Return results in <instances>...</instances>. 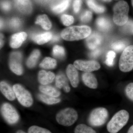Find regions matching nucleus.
Wrapping results in <instances>:
<instances>
[{
    "mask_svg": "<svg viewBox=\"0 0 133 133\" xmlns=\"http://www.w3.org/2000/svg\"><path fill=\"white\" fill-rule=\"evenodd\" d=\"M1 112L5 120L8 124L12 125L16 124L19 121V115L12 105L6 103L3 104Z\"/></svg>",
    "mask_w": 133,
    "mask_h": 133,
    "instance_id": "obj_8",
    "label": "nucleus"
},
{
    "mask_svg": "<svg viewBox=\"0 0 133 133\" xmlns=\"http://www.w3.org/2000/svg\"><path fill=\"white\" fill-rule=\"evenodd\" d=\"M129 118V114L126 110L117 112L108 124V131L110 133L118 132L127 123Z\"/></svg>",
    "mask_w": 133,
    "mask_h": 133,
    "instance_id": "obj_2",
    "label": "nucleus"
},
{
    "mask_svg": "<svg viewBox=\"0 0 133 133\" xmlns=\"http://www.w3.org/2000/svg\"><path fill=\"white\" fill-rule=\"evenodd\" d=\"M13 88L16 97L22 105L27 107L31 106L33 103V99L28 91L19 84H15Z\"/></svg>",
    "mask_w": 133,
    "mask_h": 133,
    "instance_id": "obj_7",
    "label": "nucleus"
},
{
    "mask_svg": "<svg viewBox=\"0 0 133 133\" xmlns=\"http://www.w3.org/2000/svg\"><path fill=\"white\" fill-rule=\"evenodd\" d=\"M57 65V61L56 59L51 58L45 57L40 64L41 67L45 69H53Z\"/></svg>",
    "mask_w": 133,
    "mask_h": 133,
    "instance_id": "obj_25",
    "label": "nucleus"
},
{
    "mask_svg": "<svg viewBox=\"0 0 133 133\" xmlns=\"http://www.w3.org/2000/svg\"><path fill=\"white\" fill-rule=\"evenodd\" d=\"M55 78V74L51 71L47 72L45 71L41 70L38 73V81L42 85H47L52 83Z\"/></svg>",
    "mask_w": 133,
    "mask_h": 133,
    "instance_id": "obj_16",
    "label": "nucleus"
},
{
    "mask_svg": "<svg viewBox=\"0 0 133 133\" xmlns=\"http://www.w3.org/2000/svg\"><path fill=\"white\" fill-rule=\"evenodd\" d=\"M116 56L115 52L112 51H110L108 52L107 55L106 64L109 66H112L114 64V59Z\"/></svg>",
    "mask_w": 133,
    "mask_h": 133,
    "instance_id": "obj_34",
    "label": "nucleus"
},
{
    "mask_svg": "<svg viewBox=\"0 0 133 133\" xmlns=\"http://www.w3.org/2000/svg\"><path fill=\"white\" fill-rule=\"evenodd\" d=\"M69 0H63L58 3L51 6V11L55 14H60L67 9L69 7Z\"/></svg>",
    "mask_w": 133,
    "mask_h": 133,
    "instance_id": "obj_21",
    "label": "nucleus"
},
{
    "mask_svg": "<svg viewBox=\"0 0 133 133\" xmlns=\"http://www.w3.org/2000/svg\"><path fill=\"white\" fill-rule=\"evenodd\" d=\"M3 36L2 34H1V48L2 47L4 43V41H3Z\"/></svg>",
    "mask_w": 133,
    "mask_h": 133,
    "instance_id": "obj_42",
    "label": "nucleus"
},
{
    "mask_svg": "<svg viewBox=\"0 0 133 133\" xmlns=\"http://www.w3.org/2000/svg\"><path fill=\"white\" fill-rule=\"evenodd\" d=\"M61 19L63 24L65 26H69L71 25L74 21L73 17L68 15H62L61 16Z\"/></svg>",
    "mask_w": 133,
    "mask_h": 133,
    "instance_id": "obj_31",
    "label": "nucleus"
},
{
    "mask_svg": "<svg viewBox=\"0 0 133 133\" xmlns=\"http://www.w3.org/2000/svg\"><path fill=\"white\" fill-rule=\"evenodd\" d=\"M66 74L72 86L76 88L79 84L78 72L74 65L69 64L66 69Z\"/></svg>",
    "mask_w": 133,
    "mask_h": 133,
    "instance_id": "obj_11",
    "label": "nucleus"
},
{
    "mask_svg": "<svg viewBox=\"0 0 133 133\" xmlns=\"http://www.w3.org/2000/svg\"><path fill=\"white\" fill-rule=\"evenodd\" d=\"M56 84L57 88H63L65 92H69L70 90L67 79L64 74L62 73L58 74L56 77Z\"/></svg>",
    "mask_w": 133,
    "mask_h": 133,
    "instance_id": "obj_19",
    "label": "nucleus"
},
{
    "mask_svg": "<svg viewBox=\"0 0 133 133\" xmlns=\"http://www.w3.org/2000/svg\"><path fill=\"white\" fill-rule=\"evenodd\" d=\"M52 55L55 57L58 58L63 57L65 55L64 49L59 45H55L52 49Z\"/></svg>",
    "mask_w": 133,
    "mask_h": 133,
    "instance_id": "obj_30",
    "label": "nucleus"
},
{
    "mask_svg": "<svg viewBox=\"0 0 133 133\" xmlns=\"http://www.w3.org/2000/svg\"><path fill=\"white\" fill-rule=\"evenodd\" d=\"M40 55L41 53L39 50L33 51L26 62V65L29 68H32L35 66Z\"/></svg>",
    "mask_w": 133,
    "mask_h": 133,
    "instance_id": "obj_23",
    "label": "nucleus"
},
{
    "mask_svg": "<svg viewBox=\"0 0 133 133\" xmlns=\"http://www.w3.org/2000/svg\"><path fill=\"white\" fill-rule=\"evenodd\" d=\"M40 91L44 94L53 97H57L60 95V92L56 88L48 85H42L39 87Z\"/></svg>",
    "mask_w": 133,
    "mask_h": 133,
    "instance_id": "obj_20",
    "label": "nucleus"
},
{
    "mask_svg": "<svg viewBox=\"0 0 133 133\" xmlns=\"http://www.w3.org/2000/svg\"><path fill=\"white\" fill-rule=\"evenodd\" d=\"M52 37V33L50 32H47L35 35L33 36L32 38L37 44L42 45L51 41Z\"/></svg>",
    "mask_w": 133,
    "mask_h": 133,
    "instance_id": "obj_18",
    "label": "nucleus"
},
{
    "mask_svg": "<svg viewBox=\"0 0 133 133\" xmlns=\"http://www.w3.org/2000/svg\"><path fill=\"white\" fill-rule=\"evenodd\" d=\"M21 21L18 18H13L11 19L10 22V26L14 29L18 28L21 26Z\"/></svg>",
    "mask_w": 133,
    "mask_h": 133,
    "instance_id": "obj_38",
    "label": "nucleus"
},
{
    "mask_svg": "<svg viewBox=\"0 0 133 133\" xmlns=\"http://www.w3.org/2000/svg\"><path fill=\"white\" fill-rule=\"evenodd\" d=\"M121 30L125 34L133 35V21L129 19L125 24L122 28Z\"/></svg>",
    "mask_w": 133,
    "mask_h": 133,
    "instance_id": "obj_29",
    "label": "nucleus"
},
{
    "mask_svg": "<svg viewBox=\"0 0 133 133\" xmlns=\"http://www.w3.org/2000/svg\"><path fill=\"white\" fill-rule=\"evenodd\" d=\"M92 16V13L89 10H86L81 15L80 19L83 22H88L91 21Z\"/></svg>",
    "mask_w": 133,
    "mask_h": 133,
    "instance_id": "obj_36",
    "label": "nucleus"
},
{
    "mask_svg": "<svg viewBox=\"0 0 133 133\" xmlns=\"http://www.w3.org/2000/svg\"><path fill=\"white\" fill-rule=\"evenodd\" d=\"M74 133H96L91 128L84 124H80L76 127Z\"/></svg>",
    "mask_w": 133,
    "mask_h": 133,
    "instance_id": "obj_28",
    "label": "nucleus"
},
{
    "mask_svg": "<svg viewBox=\"0 0 133 133\" xmlns=\"http://www.w3.org/2000/svg\"><path fill=\"white\" fill-rule=\"evenodd\" d=\"M96 23L98 28L103 31H107L111 28V24L106 18L100 17L96 21Z\"/></svg>",
    "mask_w": 133,
    "mask_h": 133,
    "instance_id": "obj_24",
    "label": "nucleus"
},
{
    "mask_svg": "<svg viewBox=\"0 0 133 133\" xmlns=\"http://www.w3.org/2000/svg\"><path fill=\"white\" fill-rule=\"evenodd\" d=\"M0 89L3 95L9 100H14L16 97L13 88L5 81L1 82Z\"/></svg>",
    "mask_w": 133,
    "mask_h": 133,
    "instance_id": "obj_15",
    "label": "nucleus"
},
{
    "mask_svg": "<svg viewBox=\"0 0 133 133\" xmlns=\"http://www.w3.org/2000/svg\"><path fill=\"white\" fill-rule=\"evenodd\" d=\"M22 55L20 52H15L10 55L9 66L10 69L14 73L17 75H21L23 72L21 65Z\"/></svg>",
    "mask_w": 133,
    "mask_h": 133,
    "instance_id": "obj_10",
    "label": "nucleus"
},
{
    "mask_svg": "<svg viewBox=\"0 0 133 133\" xmlns=\"http://www.w3.org/2000/svg\"><path fill=\"white\" fill-rule=\"evenodd\" d=\"M131 3H132V6L133 7V0H131Z\"/></svg>",
    "mask_w": 133,
    "mask_h": 133,
    "instance_id": "obj_47",
    "label": "nucleus"
},
{
    "mask_svg": "<svg viewBox=\"0 0 133 133\" xmlns=\"http://www.w3.org/2000/svg\"><path fill=\"white\" fill-rule=\"evenodd\" d=\"M119 68L123 72H128L133 69V45L125 48L119 61Z\"/></svg>",
    "mask_w": 133,
    "mask_h": 133,
    "instance_id": "obj_5",
    "label": "nucleus"
},
{
    "mask_svg": "<svg viewBox=\"0 0 133 133\" xmlns=\"http://www.w3.org/2000/svg\"><path fill=\"white\" fill-rule=\"evenodd\" d=\"M82 0H74L72 5L73 10L76 14L78 13L81 9Z\"/></svg>",
    "mask_w": 133,
    "mask_h": 133,
    "instance_id": "obj_39",
    "label": "nucleus"
},
{
    "mask_svg": "<svg viewBox=\"0 0 133 133\" xmlns=\"http://www.w3.org/2000/svg\"><path fill=\"white\" fill-rule=\"evenodd\" d=\"M36 24H39L44 29L49 30L51 27V23L46 15L38 16L35 22Z\"/></svg>",
    "mask_w": 133,
    "mask_h": 133,
    "instance_id": "obj_22",
    "label": "nucleus"
},
{
    "mask_svg": "<svg viewBox=\"0 0 133 133\" xmlns=\"http://www.w3.org/2000/svg\"><path fill=\"white\" fill-rule=\"evenodd\" d=\"M74 65L76 69L85 72H91L97 70L100 68L98 62L95 60H77L74 62Z\"/></svg>",
    "mask_w": 133,
    "mask_h": 133,
    "instance_id": "obj_9",
    "label": "nucleus"
},
{
    "mask_svg": "<svg viewBox=\"0 0 133 133\" xmlns=\"http://www.w3.org/2000/svg\"><path fill=\"white\" fill-rule=\"evenodd\" d=\"M101 53V50L99 49H96L93 50L91 52L90 56L92 58H97L99 56Z\"/></svg>",
    "mask_w": 133,
    "mask_h": 133,
    "instance_id": "obj_40",
    "label": "nucleus"
},
{
    "mask_svg": "<svg viewBox=\"0 0 133 133\" xmlns=\"http://www.w3.org/2000/svg\"><path fill=\"white\" fill-rule=\"evenodd\" d=\"M16 133H25V132H24V131H21V130H19Z\"/></svg>",
    "mask_w": 133,
    "mask_h": 133,
    "instance_id": "obj_44",
    "label": "nucleus"
},
{
    "mask_svg": "<svg viewBox=\"0 0 133 133\" xmlns=\"http://www.w3.org/2000/svg\"><path fill=\"white\" fill-rule=\"evenodd\" d=\"M59 40V37L58 36L55 35L52 36V39L51 41L52 42H57Z\"/></svg>",
    "mask_w": 133,
    "mask_h": 133,
    "instance_id": "obj_41",
    "label": "nucleus"
},
{
    "mask_svg": "<svg viewBox=\"0 0 133 133\" xmlns=\"http://www.w3.org/2000/svg\"><path fill=\"white\" fill-rule=\"evenodd\" d=\"M113 11L115 23L120 26L125 24L129 20V6L127 3L124 1H119L114 5Z\"/></svg>",
    "mask_w": 133,
    "mask_h": 133,
    "instance_id": "obj_3",
    "label": "nucleus"
},
{
    "mask_svg": "<svg viewBox=\"0 0 133 133\" xmlns=\"http://www.w3.org/2000/svg\"><path fill=\"white\" fill-rule=\"evenodd\" d=\"M91 32V28L87 26H71L63 30L61 36L66 41H78L87 38Z\"/></svg>",
    "mask_w": 133,
    "mask_h": 133,
    "instance_id": "obj_1",
    "label": "nucleus"
},
{
    "mask_svg": "<svg viewBox=\"0 0 133 133\" xmlns=\"http://www.w3.org/2000/svg\"><path fill=\"white\" fill-rule=\"evenodd\" d=\"M1 8L5 12H8L12 8V3L10 0H2L1 3Z\"/></svg>",
    "mask_w": 133,
    "mask_h": 133,
    "instance_id": "obj_35",
    "label": "nucleus"
},
{
    "mask_svg": "<svg viewBox=\"0 0 133 133\" xmlns=\"http://www.w3.org/2000/svg\"><path fill=\"white\" fill-rule=\"evenodd\" d=\"M84 84L89 88L95 89L97 87L98 82L95 76L92 73L85 72L82 76Z\"/></svg>",
    "mask_w": 133,
    "mask_h": 133,
    "instance_id": "obj_17",
    "label": "nucleus"
},
{
    "mask_svg": "<svg viewBox=\"0 0 133 133\" xmlns=\"http://www.w3.org/2000/svg\"><path fill=\"white\" fill-rule=\"evenodd\" d=\"M87 3L88 6L95 13H102L105 11L104 7L98 5L93 0H87Z\"/></svg>",
    "mask_w": 133,
    "mask_h": 133,
    "instance_id": "obj_27",
    "label": "nucleus"
},
{
    "mask_svg": "<svg viewBox=\"0 0 133 133\" xmlns=\"http://www.w3.org/2000/svg\"><path fill=\"white\" fill-rule=\"evenodd\" d=\"M78 117L77 113L74 109L66 108L60 111L57 115V121L62 125L69 127L73 125Z\"/></svg>",
    "mask_w": 133,
    "mask_h": 133,
    "instance_id": "obj_4",
    "label": "nucleus"
},
{
    "mask_svg": "<svg viewBox=\"0 0 133 133\" xmlns=\"http://www.w3.org/2000/svg\"><path fill=\"white\" fill-rule=\"evenodd\" d=\"M27 36V33L24 32H20L13 35L10 42V47L15 49L19 48L26 40Z\"/></svg>",
    "mask_w": 133,
    "mask_h": 133,
    "instance_id": "obj_13",
    "label": "nucleus"
},
{
    "mask_svg": "<svg viewBox=\"0 0 133 133\" xmlns=\"http://www.w3.org/2000/svg\"><path fill=\"white\" fill-rule=\"evenodd\" d=\"M108 116L107 109L104 108H98L93 110L91 113L88 122L92 126L99 127L105 123Z\"/></svg>",
    "mask_w": 133,
    "mask_h": 133,
    "instance_id": "obj_6",
    "label": "nucleus"
},
{
    "mask_svg": "<svg viewBox=\"0 0 133 133\" xmlns=\"http://www.w3.org/2000/svg\"><path fill=\"white\" fill-rule=\"evenodd\" d=\"M127 133H133V125L129 128Z\"/></svg>",
    "mask_w": 133,
    "mask_h": 133,
    "instance_id": "obj_43",
    "label": "nucleus"
},
{
    "mask_svg": "<svg viewBox=\"0 0 133 133\" xmlns=\"http://www.w3.org/2000/svg\"><path fill=\"white\" fill-rule=\"evenodd\" d=\"M126 95L128 97L133 101V83H129L125 88Z\"/></svg>",
    "mask_w": 133,
    "mask_h": 133,
    "instance_id": "obj_37",
    "label": "nucleus"
},
{
    "mask_svg": "<svg viewBox=\"0 0 133 133\" xmlns=\"http://www.w3.org/2000/svg\"><path fill=\"white\" fill-rule=\"evenodd\" d=\"M127 44L123 41H118L113 43L111 45L112 49L116 51L119 52L124 50L126 48Z\"/></svg>",
    "mask_w": 133,
    "mask_h": 133,
    "instance_id": "obj_33",
    "label": "nucleus"
},
{
    "mask_svg": "<svg viewBox=\"0 0 133 133\" xmlns=\"http://www.w3.org/2000/svg\"><path fill=\"white\" fill-rule=\"evenodd\" d=\"M15 5L19 12L24 14H29L33 10L30 0H15Z\"/></svg>",
    "mask_w": 133,
    "mask_h": 133,
    "instance_id": "obj_12",
    "label": "nucleus"
},
{
    "mask_svg": "<svg viewBox=\"0 0 133 133\" xmlns=\"http://www.w3.org/2000/svg\"><path fill=\"white\" fill-rule=\"evenodd\" d=\"M28 133H51L46 129L37 126H33L29 129Z\"/></svg>",
    "mask_w": 133,
    "mask_h": 133,
    "instance_id": "obj_32",
    "label": "nucleus"
},
{
    "mask_svg": "<svg viewBox=\"0 0 133 133\" xmlns=\"http://www.w3.org/2000/svg\"><path fill=\"white\" fill-rule=\"evenodd\" d=\"M2 25H3L2 21H1V28L2 27Z\"/></svg>",
    "mask_w": 133,
    "mask_h": 133,
    "instance_id": "obj_46",
    "label": "nucleus"
},
{
    "mask_svg": "<svg viewBox=\"0 0 133 133\" xmlns=\"http://www.w3.org/2000/svg\"><path fill=\"white\" fill-rule=\"evenodd\" d=\"M103 1L105 2H110L112 0H103Z\"/></svg>",
    "mask_w": 133,
    "mask_h": 133,
    "instance_id": "obj_45",
    "label": "nucleus"
},
{
    "mask_svg": "<svg viewBox=\"0 0 133 133\" xmlns=\"http://www.w3.org/2000/svg\"><path fill=\"white\" fill-rule=\"evenodd\" d=\"M38 98L41 101L47 104H54L58 103L60 101L59 99L51 97L44 94H39L38 95Z\"/></svg>",
    "mask_w": 133,
    "mask_h": 133,
    "instance_id": "obj_26",
    "label": "nucleus"
},
{
    "mask_svg": "<svg viewBox=\"0 0 133 133\" xmlns=\"http://www.w3.org/2000/svg\"><path fill=\"white\" fill-rule=\"evenodd\" d=\"M102 38L98 33H94L90 35L86 39L87 47L90 49H96L102 42Z\"/></svg>",
    "mask_w": 133,
    "mask_h": 133,
    "instance_id": "obj_14",
    "label": "nucleus"
}]
</instances>
